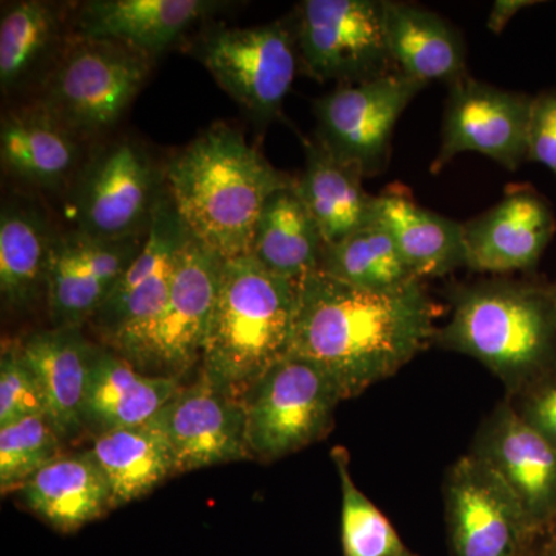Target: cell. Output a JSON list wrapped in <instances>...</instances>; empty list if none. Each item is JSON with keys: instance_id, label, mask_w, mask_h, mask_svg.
Segmentation results:
<instances>
[{"instance_id": "6da1fadb", "label": "cell", "mask_w": 556, "mask_h": 556, "mask_svg": "<svg viewBox=\"0 0 556 556\" xmlns=\"http://www.w3.org/2000/svg\"><path fill=\"white\" fill-rule=\"evenodd\" d=\"M441 313L424 281L371 291L317 270L299 281L289 354L328 372L346 401L393 378L434 343Z\"/></svg>"}, {"instance_id": "7a4b0ae2", "label": "cell", "mask_w": 556, "mask_h": 556, "mask_svg": "<svg viewBox=\"0 0 556 556\" xmlns=\"http://www.w3.org/2000/svg\"><path fill=\"white\" fill-rule=\"evenodd\" d=\"M164 178L190 236L223 260L251 254L266 201L298 185L225 123L212 124L179 150Z\"/></svg>"}, {"instance_id": "3957f363", "label": "cell", "mask_w": 556, "mask_h": 556, "mask_svg": "<svg viewBox=\"0 0 556 556\" xmlns=\"http://www.w3.org/2000/svg\"><path fill=\"white\" fill-rule=\"evenodd\" d=\"M452 316L434 343L484 365L515 399L556 371L551 287L495 277L450 288Z\"/></svg>"}, {"instance_id": "277c9868", "label": "cell", "mask_w": 556, "mask_h": 556, "mask_svg": "<svg viewBox=\"0 0 556 556\" xmlns=\"http://www.w3.org/2000/svg\"><path fill=\"white\" fill-rule=\"evenodd\" d=\"M298 287L263 268L252 255L225 260L201 375L243 401L251 387L289 354Z\"/></svg>"}, {"instance_id": "5b68a950", "label": "cell", "mask_w": 556, "mask_h": 556, "mask_svg": "<svg viewBox=\"0 0 556 556\" xmlns=\"http://www.w3.org/2000/svg\"><path fill=\"white\" fill-rule=\"evenodd\" d=\"M152 64L123 43L72 35L47 70L38 102L78 137H93L123 118Z\"/></svg>"}, {"instance_id": "8992f818", "label": "cell", "mask_w": 556, "mask_h": 556, "mask_svg": "<svg viewBox=\"0 0 556 556\" xmlns=\"http://www.w3.org/2000/svg\"><path fill=\"white\" fill-rule=\"evenodd\" d=\"M343 401L328 372L288 354L241 401L251 459L270 463L327 438L334 426L336 408Z\"/></svg>"}, {"instance_id": "52a82bcc", "label": "cell", "mask_w": 556, "mask_h": 556, "mask_svg": "<svg viewBox=\"0 0 556 556\" xmlns=\"http://www.w3.org/2000/svg\"><path fill=\"white\" fill-rule=\"evenodd\" d=\"M193 54L219 87L252 119H277L300 68L292 17L255 27L212 25L193 43Z\"/></svg>"}, {"instance_id": "ba28073f", "label": "cell", "mask_w": 556, "mask_h": 556, "mask_svg": "<svg viewBox=\"0 0 556 556\" xmlns=\"http://www.w3.org/2000/svg\"><path fill=\"white\" fill-rule=\"evenodd\" d=\"M223 260L190 236L170 292L148 328L121 356L139 371L179 379L203 357L217 302Z\"/></svg>"}, {"instance_id": "9c48e42d", "label": "cell", "mask_w": 556, "mask_h": 556, "mask_svg": "<svg viewBox=\"0 0 556 556\" xmlns=\"http://www.w3.org/2000/svg\"><path fill=\"white\" fill-rule=\"evenodd\" d=\"M300 68L318 83L358 84L399 73L383 0H303L292 13Z\"/></svg>"}, {"instance_id": "30bf717a", "label": "cell", "mask_w": 556, "mask_h": 556, "mask_svg": "<svg viewBox=\"0 0 556 556\" xmlns=\"http://www.w3.org/2000/svg\"><path fill=\"white\" fill-rule=\"evenodd\" d=\"M164 192V170L142 146L113 141L84 164L73 182L75 229L101 240L144 237Z\"/></svg>"}, {"instance_id": "8fae6325", "label": "cell", "mask_w": 556, "mask_h": 556, "mask_svg": "<svg viewBox=\"0 0 556 556\" xmlns=\"http://www.w3.org/2000/svg\"><path fill=\"white\" fill-rule=\"evenodd\" d=\"M426 87L402 73L340 84L314 104L316 139L365 178L376 177L387 169L399 118Z\"/></svg>"}, {"instance_id": "7c38bea8", "label": "cell", "mask_w": 556, "mask_h": 556, "mask_svg": "<svg viewBox=\"0 0 556 556\" xmlns=\"http://www.w3.org/2000/svg\"><path fill=\"white\" fill-rule=\"evenodd\" d=\"M189 239L190 232L166 188L137 258L90 320L104 346L123 353L148 328L169 295Z\"/></svg>"}, {"instance_id": "4fadbf2b", "label": "cell", "mask_w": 556, "mask_h": 556, "mask_svg": "<svg viewBox=\"0 0 556 556\" xmlns=\"http://www.w3.org/2000/svg\"><path fill=\"white\" fill-rule=\"evenodd\" d=\"M533 97L467 78L448 86L441 146L431 174H441L464 152H478L515 172L527 161V129Z\"/></svg>"}, {"instance_id": "5bb4252c", "label": "cell", "mask_w": 556, "mask_h": 556, "mask_svg": "<svg viewBox=\"0 0 556 556\" xmlns=\"http://www.w3.org/2000/svg\"><path fill=\"white\" fill-rule=\"evenodd\" d=\"M444 503L453 556H515L532 532L510 489L471 453L448 468Z\"/></svg>"}, {"instance_id": "9a60e30c", "label": "cell", "mask_w": 556, "mask_h": 556, "mask_svg": "<svg viewBox=\"0 0 556 556\" xmlns=\"http://www.w3.org/2000/svg\"><path fill=\"white\" fill-rule=\"evenodd\" d=\"M146 236L101 240L78 229L58 233L46 294L53 328L83 329L89 325L137 258Z\"/></svg>"}, {"instance_id": "2e32d148", "label": "cell", "mask_w": 556, "mask_h": 556, "mask_svg": "<svg viewBox=\"0 0 556 556\" xmlns=\"http://www.w3.org/2000/svg\"><path fill=\"white\" fill-rule=\"evenodd\" d=\"M470 453L503 479L532 530L556 517V445L519 415L511 397L479 427Z\"/></svg>"}, {"instance_id": "e0dca14e", "label": "cell", "mask_w": 556, "mask_h": 556, "mask_svg": "<svg viewBox=\"0 0 556 556\" xmlns=\"http://www.w3.org/2000/svg\"><path fill=\"white\" fill-rule=\"evenodd\" d=\"M169 441L175 475L251 459L243 402L201 375L153 417Z\"/></svg>"}, {"instance_id": "ac0fdd59", "label": "cell", "mask_w": 556, "mask_h": 556, "mask_svg": "<svg viewBox=\"0 0 556 556\" xmlns=\"http://www.w3.org/2000/svg\"><path fill=\"white\" fill-rule=\"evenodd\" d=\"M463 226L467 268L504 276L536 268L554 239L556 218L532 186H514L495 206Z\"/></svg>"}, {"instance_id": "d6986e66", "label": "cell", "mask_w": 556, "mask_h": 556, "mask_svg": "<svg viewBox=\"0 0 556 556\" xmlns=\"http://www.w3.org/2000/svg\"><path fill=\"white\" fill-rule=\"evenodd\" d=\"M228 5L219 0H89L76 7L72 35L113 40L153 61Z\"/></svg>"}, {"instance_id": "ffe728a7", "label": "cell", "mask_w": 556, "mask_h": 556, "mask_svg": "<svg viewBox=\"0 0 556 556\" xmlns=\"http://www.w3.org/2000/svg\"><path fill=\"white\" fill-rule=\"evenodd\" d=\"M179 388V380L146 375L116 351L94 345L84 396V428L97 438L142 426L169 404Z\"/></svg>"}, {"instance_id": "44dd1931", "label": "cell", "mask_w": 556, "mask_h": 556, "mask_svg": "<svg viewBox=\"0 0 556 556\" xmlns=\"http://www.w3.org/2000/svg\"><path fill=\"white\" fill-rule=\"evenodd\" d=\"M79 138L39 102L11 110L0 126L3 170L33 188L58 192L78 178Z\"/></svg>"}, {"instance_id": "7402d4cb", "label": "cell", "mask_w": 556, "mask_h": 556, "mask_svg": "<svg viewBox=\"0 0 556 556\" xmlns=\"http://www.w3.org/2000/svg\"><path fill=\"white\" fill-rule=\"evenodd\" d=\"M383 27L396 70L428 86L467 78V46L452 22L417 3L383 0Z\"/></svg>"}, {"instance_id": "603a6c76", "label": "cell", "mask_w": 556, "mask_h": 556, "mask_svg": "<svg viewBox=\"0 0 556 556\" xmlns=\"http://www.w3.org/2000/svg\"><path fill=\"white\" fill-rule=\"evenodd\" d=\"M375 218L419 280L467 268L464 226L420 206L404 186H388L376 195Z\"/></svg>"}, {"instance_id": "cb8c5ba5", "label": "cell", "mask_w": 556, "mask_h": 556, "mask_svg": "<svg viewBox=\"0 0 556 556\" xmlns=\"http://www.w3.org/2000/svg\"><path fill=\"white\" fill-rule=\"evenodd\" d=\"M93 348L78 328H51L21 342L46 399L47 417L62 441L86 431L83 405Z\"/></svg>"}, {"instance_id": "d4e9b609", "label": "cell", "mask_w": 556, "mask_h": 556, "mask_svg": "<svg viewBox=\"0 0 556 556\" xmlns=\"http://www.w3.org/2000/svg\"><path fill=\"white\" fill-rule=\"evenodd\" d=\"M20 490L25 506L62 533L76 532L113 508L108 478L89 450L56 457Z\"/></svg>"}, {"instance_id": "484cf974", "label": "cell", "mask_w": 556, "mask_h": 556, "mask_svg": "<svg viewBox=\"0 0 556 556\" xmlns=\"http://www.w3.org/2000/svg\"><path fill=\"white\" fill-rule=\"evenodd\" d=\"M305 155L298 193L325 243H339L375 222L376 195L364 189L365 177L356 166L332 155L316 138L306 139Z\"/></svg>"}, {"instance_id": "4316f807", "label": "cell", "mask_w": 556, "mask_h": 556, "mask_svg": "<svg viewBox=\"0 0 556 556\" xmlns=\"http://www.w3.org/2000/svg\"><path fill=\"white\" fill-rule=\"evenodd\" d=\"M58 232L42 208L10 200L0 212V295L5 308L30 309L47 294L51 252Z\"/></svg>"}, {"instance_id": "83f0119b", "label": "cell", "mask_w": 556, "mask_h": 556, "mask_svg": "<svg viewBox=\"0 0 556 556\" xmlns=\"http://www.w3.org/2000/svg\"><path fill=\"white\" fill-rule=\"evenodd\" d=\"M327 247L316 219L294 188L269 197L260 214L251 254L263 268L299 283L317 273Z\"/></svg>"}, {"instance_id": "f1b7e54d", "label": "cell", "mask_w": 556, "mask_h": 556, "mask_svg": "<svg viewBox=\"0 0 556 556\" xmlns=\"http://www.w3.org/2000/svg\"><path fill=\"white\" fill-rule=\"evenodd\" d=\"M89 453L108 478L113 508L148 495L175 475L169 441L153 419L93 438Z\"/></svg>"}, {"instance_id": "f546056e", "label": "cell", "mask_w": 556, "mask_h": 556, "mask_svg": "<svg viewBox=\"0 0 556 556\" xmlns=\"http://www.w3.org/2000/svg\"><path fill=\"white\" fill-rule=\"evenodd\" d=\"M60 7L21 0L3 7L0 16V89L20 90L50 61L60 42Z\"/></svg>"}, {"instance_id": "4dcf8cb0", "label": "cell", "mask_w": 556, "mask_h": 556, "mask_svg": "<svg viewBox=\"0 0 556 556\" xmlns=\"http://www.w3.org/2000/svg\"><path fill=\"white\" fill-rule=\"evenodd\" d=\"M318 270L351 287L371 291H393L422 281L376 218L348 239L327 244Z\"/></svg>"}, {"instance_id": "1f68e13d", "label": "cell", "mask_w": 556, "mask_h": 556, "mask_svg": "<svg viewBox=\"0 0 556 556\" xmlns=\"http://www.w3.org/2000/svg\"><path fill=\"white\" fill-rule=\"evenodd\" d=\"M342 490L343 556H419L399 536L390 519L361 489L351 475L350 453L342 445L331 450Z\"/></svg>"}, {"instance_id": "d6a6232c", "label": "cell", "mask_w": 556, "mask_h": 556, "mask_svg": "<svg viewBox=\"0 0 556 556\" xmlns=\"http://www.w3.org/2000/svg\"><path fill=\"white\" fill-rule=\"evenodd\" d=\"M62 439L46 415L0 427V489H21L61 456Z\"/></svg>"}, {"instance_id": "836d02e7", "label": "cell", "mask_w": 556, "mask_h": 556, "mask_svg": "<svg viewBox=\"0 0 556 556\" xmlns=\"http://www.w3.org/2000/svg\"><path fill=\"white\" fill-rule=\"evenodd\" d=\"M47 416L46 399L21 342H3L0 356V427L31 416Z\"/></svg>"}, {"instance_id": "e575fe53", "label": "cell", "mask_w": 556, "mask_h": 556, "mask_svg": "<svg viewBox=\"0 0 556 556\" xmlns=\"http://www.w3.org/2000/svg\"><path fill=\"white\" fill-rule=\"evenodd\" d=\"M527 161L543 164L556 175V89L533 97L527 129Z\"/></svg>"}, {"instance_id": "d590c367", "label": "cell", "mask_w": 556, "mask_h": 556, "mask_svg": "<svg viewBox=\"0 0 556 556\" xmlns=\"http://www.w3.org/2000/svg\"><path fill=\"white\" fill-rule=\"evenodd\" d=\"M511 401L519 415L556 445V371Z\"/></svg>"}, {"instance_id": "8d00e7d4", "label": "cell", "mask_w": 556, "mask_h": 556, "mask_svg": "<svg viewBox=\"0 0 556 556\" xmlns=\"http://www.w3.org/2000/svg\"><path fill=\"white\" fill-rule=\"evenodd\" d=\"M515 556H556V517L533 529Z\"/></svg>"}, {"instance_id": "74e56055", "label": "cell", "mask_w": 556, "mask_h": 556, "mask_svg": "<svg viewBox=\"0 0 556 556\" xmlns=\"http://www.w3.org/2000/svg\"><path fill=\"white\" fill-rule=\"evenodd\" d=\"M536 3L530 2V0H497L493 3L492 13H490L489 21H486V28L493 35H501L506 30L508 22L514 20L519 11L536 5Z\"/></svg>"}, {"instance_id": "f35d334b", "label": "cell", "mask_w": 556, "mask_h": 556, "mask_svg": "<svg viewBox=\"0 0 556 556\" xmlns=\"http://www.w3.org/2000/svg\"><path fill=\"white\" fill-rule=\"evenodd\" d=\"M552 298H554L555 308H556V283L552 285Z\"/></svg>"}]
</instances>
